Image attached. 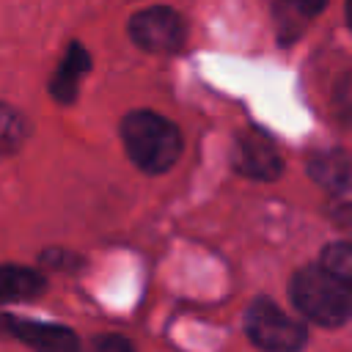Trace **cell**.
I'll return each instance as SVG.
<instances>
[{
  "mask_svg": "<svg viewBox=\"0 0 352 352\" xmlns=\"http://www.w3.org/2000/svg\"><path fill=\"white\" fill-rule=\"evenodd\" d=\"M121 138L129 160L146 173L168 170L182 154V132L179 126L151 110L129 113L121 121Z\"/></svg>",
  "mask_w": 352,
  "mask_h": 352,
  "instance_id": "obj_1",
  "label": "cell"
},
{
  "mask_svg": "<svg viewBox=\"0 0 352 352\" xmlns=\"http://www.w3.org/2000/svg\"><path fill=\"white\" fill-rule=\"evenodd\" d=\"M292 302L305 319L322 327H338L352 316V292L341 280H336L322 264L305 267L294 275Z\"/></svg>",
  "mask_w": 352,
  "mask_h": 352,
  "instance_id": "obj_2",
  "label": "cell"
},
{
  "mask_svg": "<svg viewBox=\"0 0 352 352\" xmlns=\"http://www.w3.org/2000/svg\"><path fill=\"white\" fill-rule=\"evenodd\" d=\"M250 341L267 352H297L305 346V327L270 300H256L245 314Z\"/></svg>",
  "mask_w": 352,
  "mask_h": 352,
  "instance_id": "obj_3",
  "label": "cell"
},
{
  "mask_svg": "<svg viewBox=\"0 0 352 352\" xmlns=\"http://www.w3.org/2000/svg\"><path fill=\"white\" fill-rule=\"evenodd\" d=\"M129 36H132V41L138 47H143L148 52L168 55V52L182 50L187 28H184V19L173 8L154 6V8H146V11L132 16Z\"/></svg>",
  "mask_w": 352,
  "mask_h": 352,
  "instance_id": "obj_4",
  "label": "cell"
},
{
  "mask_svg": "<svg viewBox=\"0 0 352 352\" xmlns=\"http://www.w3.org/2000/svg\"><path fill=\"white\" fill-rule=\"evenodd\" d=\"M0 333L22 341L33 352H80V338L69 327H60V324L0 316Z\"/></svg>",
  "mask_w": 352,
  "mask_h": 352,
  "instance_id": "obj_5",
  "label": "cell"
},
{
  "mask_svg": "<svg viewBox=\"0 0 352 352\" xmlns=\"http://www.w3.org/2000/svg\"><path fill=\"white\" fill-rule=\"evenodd\" d=\"M234 162L245 176H253V179H275L283 165L278 148L261 132H242L236 138Z\"/></svg>",
  "mask_w": 352,
  "mask_h": 352,
  "instance_id": "obj_6",
  "label": "cell"
},
{
  "mask_svg": "<svg viewBox=\"0 0 352 352\" xmlns=\"http://www.w3.org/2000/svg\"><path fill=\"white\" fill-rule=\"evenodd\" d=\"M316 184H322L330 192L352 190V160L344 151H322L311 157L308 165Z\"/></svg>",
  "mask_w": 352,
  "mask_h": 352,
  "instance_id": "obj_7",
  "label": "cell"
},
{
  "mask_svg": "<svg viewBox=\"0 0 352 352\" xmlns=\"http://www.w3.org/2000/svg\"><path fill=\"white\" fill-rule=\"evenodd\" d=\"M44 278L30 267L0 264V302H22L33 300L44 292Z\"/></svg>",
  "mask_w": 352,
  "mask_h": 352,
  "instance_id": "obj_8",
  "label": "cell"
},
{
  "mask_svg": "<svg viewBox=\"0 0 352 352\" xmlns=\"http://www.w3.org/2000/svg\"><path fill=\"white\" fill-rule=\"evenodd\" d=\"M85 72H88V52L80 44H72L52 74V96L58 102H72L80 88V77Z\"/></svg>",
  "mask_w": 352,
  "mask_h": 352,
  "instance_id": "obj_9",
  "label": "cell"
},
{
  "mask_svg": "<svg viewBox=\"0 0 352 352\" xmlns=\"http://www.w3.org/2000/svg\"><path fill=\"white\" fill-rule=\"evenodd\" d=\"M322 267L352 292V242H333L322 253Z\"/></svg>",
  "mask_w": 352,
  "mask_h": 352,
  "instance_id": "obj_10",
  "label": "cell"
},
{
  "mask_svg": "<svg viewBox=\"0 0 352 352\" xmlns=\"http://www.w3.org/2000/svg\"><path fill=\"white\" fill-rule=\"evenodd\" d=\"M25 135H28L25 118L14 107H8V104L0 102V151L19 148L22 140H25Z\"/></svg>",
  "mask_w": 352,
  "mask_h": 352,
  "instance_id": "obj_11",
  "label": "cell"
},
{
  "mask_svg": "<svg viewBox=\"0 0 352 352\" xmlns=\"http://www.w3.org/2000/svg\"><path fill=\"white\" fill-rule=\"evenodd\" d=\"M88 352H132V346H129V341L121 338V336H102V338H96V341L91 344Z\"/></svg>",
  "mask_w": 352,
  "mask_h": 352,
  "instance_id": "obj_12",
  "label": "cell"
},
{
  "mask_svg": "<svg viewBox=\"0 0 352 352\" xmlns=\"http://www.w3.org/2000/svg\"><path fill=\"white\" fill-rule=\"evenodd\" d=\"M283 6H289L292 11H297V14H305V16H311V14H319L324 6H327V0H280Z\"/></svg>",
  "mask_w": 352,
  "mask_h": 352,
  "instance_id": "obj_13",
  "label": "cell"
},
{
  "mask_svg": "<svg viewBox=\"0 0 352 352\" xmlns=\"http://www.w3.org/2000/svg\"><path fill=\"white\" fill-rule=\"evenodd\" d=\"M333 220H336V226H341L344 231L352 234V204L336 206V209H333Z\"/></svg>",
  "mask_w": 352,
  "mask_h": 352,
  "instance_id": "obj_14",
  "label": "cell"
},
{
  "mask_svg": "<svg viewBox=\"0 0 352 352\" xmlns=\"http://www.w3.org/2000/svg\"><path fill=\"white\" fill-rule=\"evenodd\" d=\"M346 19H349V25H352V0H346Z\"/></svg>",
  "mask_w": 352,
  "mask_h": 352,
  "instance_id": "obj_15",
  "label": "cell"
}]
</instances>
